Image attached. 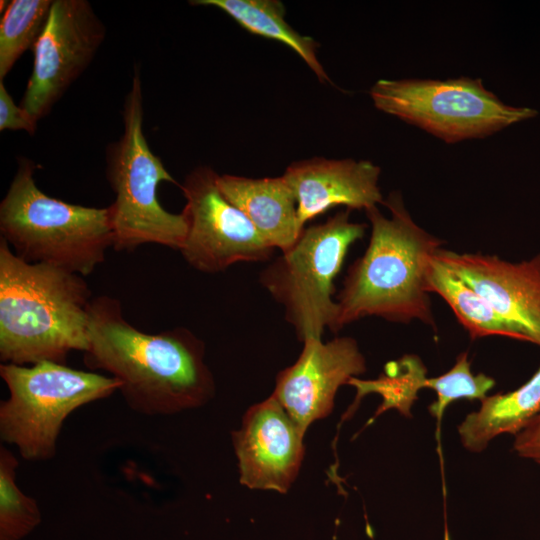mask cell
Here are the masks:
<instances>
[{
	"mask_svg": "<svg viewBox=\"0 0 540 540\" xmlns=\"http://www.w3.org/2000/svg\"><path fill=\"white\" fill-rule=\"evenodd\" d=\"M383 205L389 218L377 206L365 210L369 244L348 268L336 296L338 331L370 316L403 324L418 320L436 330L425 269L443 241L414 222L400 191H392Z\"/></svg>",
	"mask_w": 540,
	"mask_h": 540,
	"instance_id": "2",
	"label": "cell"
},
{
	"mask_svg": "<svg viewBox=\"0 0 540 540\" xmlns=\"http://www.w3.org/2000/svg\"><path fill=\"white\" fill-rule=\"evenodd\" d=\"M434 256L484 297L523 341L540 346V253L516 263L443 248Z\"/></svg>",
	"mask_w": 540,
	"mask_h": 540,
	"instance_id": "13",
	"label": "cell"
},
{
	"mask_svg": "<svg viewBox=\"0 0 540 540\" xmlns=\"http://www.w3.org/2000/svg\"><path fill=\"white\" fill-rule=\"evenodd\" d=\"M219 189L253 223L260 235L274 249L289 250L302 228L297 217L295 195L280 177L248 178L223 174Z\"/></svg>",
	"mask_w": 540,
	"mask_h": 540,
	"instance_id": "15",
	"label": "cell"
},
{
	"mask_svg": "<svg viewBox=\"0 0 540 540\" xmlns=\"http://www.w3.org/2000/svg\"><path fill=\"white\" fill-rule=\"evenodd\" d=\"M124 130L107 148L106 175L115 194L108 206L113 248L132 251L153 243L180 250L188 229L185 213L165 210L158 200L161 182L177 181L150 149L143 131V94L140 75L134 73L123 105Z\"/></svg>",
	"mask_w": 540,
	"mask_h": 540,
	"instance_id": "5",
	"label": "cell"
},
{
	"mask_svg": "<svg viewBox=\"0 0 540 540\" xmlns=\"http://www.w3.org/2000/svg\"><path fill=\"white\" fill-rule=\"evenodd\" d=\"M92 293L83 276L17 256L0 237V360L66 363L88 349Z\"/></svg>",
	"mask_w": 540,
	"mask_h": 540,
	"instance_id": "3",
	"label": "cell"
},
{
	"mask_svg": "<svg viewBox=\"0 0 540 540\" xmlns=\"http://www.w3.org/2000/svg\"><path fill=\"white\" fill-rule=\"evenodd\" d=\"M366 369L354 338L336 337L325 343L308 338L296 362L277 374L272 395L306 432L311 423L331 413L339 387Z\"/></svg>",
	"mask_w": 540,
	"mask_h": 540,
	"instance_id": "11",
	"label": "cell"
},
{
	"mask_svg": "<svg viewBox=\"0 0 540 540\" xmlns=\"http://www.w3.org/2000/svg\"><path fill=\"white\" fill-rule=\"evenodd\" d=\"M425 290L439 295L470 338L503 336L523 341L520 333L477 291L432 256L425 269Z\"/></svg>",
	"mask_w": 540,
	"mask_h": 540,
	"instance_id": "17",
	"label": "cell"
},
{
	"mask_svg": "<svg viewBox=\"0 0 540 540\" xmlns=\"http://www.w3.org/2000/svg\"><path fill=\"white\" fill-rule=\"evenodd\" d=\"M427 379V368L421 358L406 354L388 362L377 379L362 380L353 377L348 381L347 384L355 387L357 391L348 413L356 410L364 396L377 393L382 397V403L371 420L389 409H396L404 417L410 418L411 408L418 399V392L426 388Z\"/></svg>",
	"mask_w": 540,
	"mask_h": 540,
	"instance_id": "19",
	"label": "cell"
},
{
	"mask_svg": "<svg viewBox=\"0 0 540 540\" xmlns=\"http://www.w3.org/2000/svg\"><path fill=\"white\" fill-rule=\"evenodd\" d=\"M17 457L0 448V540H20L41 521L34 498L24 494L16 484Z\"/></svg>",
	"mask_w": 540,
	"mask_h": 540,
	"instance_id": "21",
	"label": "cell"
},
{
	"mask_svg": "<svg viewBox=\"0 0 540 540\" xmlns=\"http://www.w3.org/2000/svg\"><path fill=\"white\" fill-rule=\"evenodd\" d=\"M381 169L368 160L313 157L291 163L282 177L297 201V217L302 228L328 210L368 209L383 204L378 186Z\"/></svg>",
	"mask_w": 540,
	"mask_h": 540,
	"instance_id": "14",
	"label": "cell"
},
{
	"mask_svg": "<svg viewBox=\"0 0 540 540\" xmlns=\"http://www.w3.org/2000/svg\"><path fill=\"white\" fill-rule=\"evenodd\" d=\"M105 33L88 1L53 0L32 49L33 69L20 106L36 121L46 116L92 62Z\"/></svg>",
	"mask_w": 540,
	"mask_h": 540,
	"instance_id": "10",
	"label": "cell"
},
{
	"mask_svg": "<svg viewBox=\"0 0 540 540\" xmlns=\"http://www.w3.org/2000/svg\"><path fill=\"white\" fill-rule=\"evenodd\" d=\"M495 384V380L484 373L473 374L468 352H462L449 371L427 379L426 388L436 393V400L429 405L428 410L437 419L440 429L448 405L460 399L481 401Z\"/></svg>",
	"mask_w": 540,
	"mask_h": 540,
	"instance_id": "22",
	"label": "cell"
},
{
	"mask_svg": "<svg viewBox=\"0 0 540 540\" xmlns=\"http://www.w3.org/2000/svg\"><path fill=\"white\" fill-rule=\"evenodd\" d=\"M83 362L117 379L127 405L141 414L172 415L215 395L202 339L182 326L155 334L138 330L111 296L91 300Z\"/></svg>",
	"mask_w": 540,
	"mask_h": 540,
	"instance_id": "1",
	"label": "cell"
},
{
	"mask_svg": "<svg viewBox=\"0 0 540 540\" xmlns=\"http://www.w3.org/2000/svg\"><path fill=\"white\" fill-rule=\"evenodd\" d=\"M350 209L305 227L296 243L281 252L259 275V282L285 312L298 339L321 338L326 328L338 332L334 281L351 245L367 225L350 220Z\"/></svg>",
	"mask_w": 540,
	"mask_h": 540,
	"instance_id": "6",
	"label": "cell"
},
{
	"mask_svg": "<svg viewBox=\"0 0 540 540\" xmlns=\"http://www.w3.org/2000/svg\"><path fill=\"white\" fill-rule=\"evenodd\" d=\"M218 176L212 168L199 166L179 185L186 199L182 211L188 223L181 255L195 270L208 274L240 262L270 260L275 249L223 195Z\"/></svg>",
	"mask_w": 540,
	"mask_h": 540,
	"instance_id": "9",
	"label": "cell"
},
{
	"mask_svg": "<svg viewBox=\"0 0 540 540\" xmlns=\"http://www.w3.org/2000/svg\"><path fill=\"white\" fill-rule=\"evenodd\" d=\"M374 106L446 143L484 138L537 115L505 104L481 79H380L369 90Z\"/></svg>",
	"mask_w": 540,
	"mask_h": 540,
	"instance_id": "8",
	"label": "cell"
},
{
	"mask_svg": "<svg viewBox=\"0 0 540 540\" xmlns=\"http://www.w3.org/2000/svg\"><path fill=\"white\" fill-rule=\"evenodd\" d=\"M190 3L217 7L248 32L281 42L306 63L320 82L330 81L317 56L319 44L312 37L299 34L287 23L286 9L281 1L194 0Z\"/></svg>",
	"mask_w": 540,
	"mask_h": 540,
	"instance_id": "18",
	"label": "cell"
},
{
	"mask_svg": "<svg viewBox=\"0 0 540 540\" xmlns=\"http://www.w3.org/2000/svg\"><path fill=\"white\" fill-rule=\"evenodd\" d=\"M34 170L30 160L20 159L0 203L1 238L29 263L83 277L91 274L113 247L109 207H87L51 197L37 186Z\"/></svg>",
	"mask_w": 540,
	"mask_h": 540,
	"instance_id": "4",
	"label": "cell"
},
{
	"mask_svg": "<svg viewBox=\"0 0 540 540\" xmlns=\"http://www.w3.org/2000/svg\"><path fill=\"white\" fill-rule=\"evenodd\" d=\"M0 376L9 390V397L0 402V438L30 461L53 458L65 419L121 387L111 376L52 361L30 366L2 363Z\"/></svg>",
	"mask_w": 540,
	"mask_h": 540,
	"instance_id": "7",
	"label": "cell"
},
{
	"mask_svg": "<svg viewBox=\"0 0 540 540\" xmlns=\"http://www.w3.org/2000/svg\"><path fill=\"white\" fill-rule=\"evenodd\" d=\"M37 121L21 106H18L3 81H0V131L24 130L33 134Z\"/></svg>",
	"mask_w": 540,
	"mask_h": 540,
	"instance_id": "23",
	"label": "cell"
},
{
	"mask_svg": "<svg viewBox=\"0 0 540 540\" xmlns=\"http://www.w3.org/2000/svg\"><path fill=\"white\" fill-rule=\"evenodd\" d=\"M51 0H12L0 21V81L34 47L49 16Z\"/></svg>",
	"mask_w": 540,
	"mask_h": 540,
	"instance_id": "20",
	"label": "cell"
},
{
	"mask_svg": "<svg viewBox=\"0 0 540 540\" xmlns=\"http://www.w3.org/2000/svg\"><path fill=\"white\" fill-rule=\"evenodd\" d=\"M539 414L540 367L519 388L482 399L479 410L468 414L458 426L461 444L480 453L499 435L516 436Z\"/></svg>",
	"mask_w": 540,
	"mask_h": 540,
	"instance_id": "16",
	"label": "cell"
},
{
	"mask_svg": "<svg viewBox=\"0 0 540 540\" xmlns=\"http://www.w3.org/2000/svg\"><path fill=\"white\" fill-rule=\"evenodd\" d=\"M513 451L540 465V414L515 436Z\"/></svg>",
	"mask_w": 540,
	"mask_h": 540,
	"instance_id": "24",
	"label": "cell"
},
{
	"mask_svg": "<svg viewBox=\"0 0 540 540\" xmlns=\"http://www.w3.org/2000/svg\"><path fill=\"white\" fill-rule=\"evenodd\" d=\"M304 434L274 395L251 406L232 433L240 483L286 493L301 467Z\"/></svg>",
	"mask_w": 540,
	"mask_h": 540,
	"instance_id": "12",
	"label": "cell"
}]
</instances>
